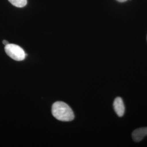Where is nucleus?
Instances as JSON below:
<instances>
[{"instance_id":"f257e3e1","label":"nucleus","mask_w":147,"mask_h":147,"mask_svg":"<svg viewBox=\"0 0 147 147\" xmlns=\"http://www.w3.org/2000/svg\"><path fill=\"white\" fill-rule=\"evenodd\" d=\"M52 114L57 120L70 121L74 119V114L69 105L62 101H57L52 106Z\"/></svg>"},{"instance_id":"f03ea898","label":"nucleus","mask_w":147,"mask_h":147,"mask_svg":"<svg viewBox=\"0 0 147 147\" xmlns=\"http://www.w3.org/2000/svg\"><path fill=\"white\" fill-rule=\"evenodd\" d=\"M5 50L7 55L15 61H21L25 58L24 50L18 45L9 43L5 45Z\"/></svg>"},{"instance_id":"7ed1b4c3","label":"nucleus","mask_w":147,"mask_h":147,"mask_svg":"<svg viewBox=\"0 0 147 147\" xmlns=\"http://www.w3.org/2000/svg\"><path fill=\"white\" fill-rule=\"evenodd\" d=\"M113 108L118 117H122L125 113V106L121 97H117L113 102Z\"/></svg>"},{"instance_id":"20e7f679","label":"nucleus","mask_w":147,"mask_h":147,"mask_svg":"<svg viewBox=\"0 0 147 147\" xmlns=\"http://www.w3.org/2000/svg\"><path fill=\"white\" fill-rule=\"evenodd\" d=\"M147 136V127L137 129L132 133V137L135 142H140Z\"/></svg>"},{"instance_id":"39448f33","label":"nucleus","mask_w":147,"mask_h":147,"mask_svg":"<svg viewBox=\"0 0 147 147\" xmlns=\"http://www.w3.org/2000/svg\"><path fill=\"white\" fill-rule=\"evenodd\" d=\"M11 5L16 7L22 8L27 5V0H8Z\"/></svg>"},{"instance_id":"423d86ee","label":"nucleus","mask_w":147,"mask_h":147,"mask_svg":"<svg viewBox=\"0 0 147 147\" xmlns=\"http://www.w3.org/2000/svg\"><path fill=\"white\" fill-rule=\"evenodd\" d=\"M3 44L5 45H7V44H9V42H8L7 40H4L3 41Z\"/></svg>"},{"instance_id":"0eeeda50","label":"nucleus","mask_w":147,"mask_h":147,"mask_svg":"<svg viewBox=\"0 0 147 147\" xmlns=\"http://www.w3.org/2000/svg\"><path fill=\"white\" fill-rule=\"evenodd\" d=\"M117 1H118V2H125L127 0H117Z\"/></svg>"},{"instance_id":"6e6552de","label":"nucleus","mask_w":147,"mask_h":147,"mask_svg":"<svg viewBox=\"0 0 147 147\" xmlns=\"http://www.w3.org/2000/svg\"></svg>"}]
</instances>
